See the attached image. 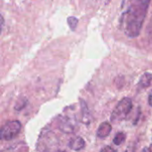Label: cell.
Here are the masks:
<instances>
[{"label":"cell","instance_id":"obj_7","mask_svg":"<svg viewBox=\"0 0 152 152\" xmlns=\"http://www.w3.org/2000/svg\"><path fill=\"white\" fill-rule=\"evenodd\" d=\"M152 81V74L150 72H145L142 75V77L139 79V82L137 84L138 90H142L144 88H147L151 86Z\"/></svg>","mask_w":152,"mask_h":152},{"label":"cell","instance_id":"obj_3","mask_svg":"<svg viewBox=\"0 0 152 152\" xmlns=\"http://www.w3.org/2000/svg\"><path fill=\"white\" fill-rule=\"evenodd\" d=\"M21 129V124L18 120L9 121L0 128V140L10 141L16 137Z\"/></svg>","mask_w":152,"mask_h":152},{"label":"cell","instance_id":"obj_2","mask_svg":"<svg viewBox=\"0 0 152 152\" xmlns=\"http://www.w3.org/2000/svg\"><path fill=\"white\" fill-rule=\"evenodd\" d=\"M132 108H133L132 100L128 97L123 98L118 103V105L115 107V109L113 110V111L111 113V116H110L111 122L118 123V122H120V121L124 120L125 118H126V117L131 112Z\"/></svg>","mask_w":152,"mask_h":152},{"label":"cell","instance_id":"obj_16","mask_svg":"<svg viewBox=\"0 0 152 152\" xmlns=\"http://www.w3.org/2000/svg\"><path fill=\"white\" fill-rule=\"evenodd\" d=\"M110 1H111V0H105V4H108Z\"/></svg>","mask_w":152,"mask_h":152},{"label":"cell","instance_id":"obj_12","mask_svg":"<svg viewBox=\"0 0 152 152\" xmlns=\"http://www.w3.org/2000/svg\"><path fill=\"white\" fill-rule=\"evenodd\" d=\"M148 35H149V37H151L152 39V17L151 19V21H150V23H149V25H148Z\"/></svg>","mask_w":152,"mask_h":152},{"label":"cell","instance_id":"obj_8","mask_svg":"<svg viewBox=\"0 0 152 152\" xmlns=\"http://www.w3.org/2000/svg\"><path fill=\"white\" fill-rule=\"evenodd\" d=\"M80 106H81V113H82V121L86 125H89L92 120V116L86 102L84 100H80Z\"/></svg>","mask_w":152,"mask_h":152},{"label":"cell","instance_id":"obj_14","mask_svg":"<svg viewBox=\"0 0 152 152\" xmlns=\"http://www.w3.org/2000/svg\"><path fill=\"white\" fill-rule=\"evenodd\" d=\"M4 17L0 14V34L2 32V29H3V27H4Z\"/></svg>","mask_w":152,"mask_h":152},{"label":"cell","instance_id":"obj_4","mask_svg":"<svg viewBox=\"0 0 152 152\" xmlns=\"http://www.w3.org/2000/svg\"><path fill=\"white\" fill-rule=\"evenodd\" d=\"M75 121L72 118L69 117H63L59 124V128L65 134H71L75 130Z\"/></svg>","mask_w":152,"mask_h":152},{"label":"cell","instance_id":"obj_15","mask_svg":"<svg viewBox=\"0 0 152 152\" xmlns=\"http://www.w3.org/2000/svg\"><path fill=\"white\" fill-rule=\"evenodd\" d=\"M148 102H149V105L152 108V90L151 91L150 94H149V98H148Z\"/></svg>","mask_w":152,"mask_h":152},{"label":"cell","instance_id":"obj_10","mask_svg":"<svg viewBox=\"0 0 152 152\" xmlns=\"http://www.w3.org/2000/svg\"><path fill=\"white\" fill-rule=\"evenodd\" d=\"M68 23H69V28L72 29V30H75L77 26V23H78V19L74 17V16H69L68 18Z\"/></svg>","mask_w":152,"mask_h":152},{"label":"cell","instance_id":"obj_9","mask_svg":"<svg viewBox=\"0 0 152 152\" xmlns=\"http://www.w3.org/2000/svg\"><path fill=\"white\" fill-rule=\"evenodd\" d=\"M125 141H126V134H125L124 133H122V132H119V133H118V134L115 135V137H114V139H113V143H114L115 145H117V146H119V145H121Z\"/></svg>","mask_w":152,"mask_h":152},{"label":"cell","instance_id":"obj_5","mask_svg":"<svg viewBox=\"0 0 152 152\" xmlns=\"http://www.w3.org/2000/svg\"><path fill=\"white\" fill-rule=\"evenodd\" d=\"M112 130V126L110 122H103L100 125V126L97 129L96 136L98 138H106L110 135V132Z\"/></svg>","mask_w":152,"mask_h":152},{"label":"cell","instance_id":"obj_13","mask_svg":"<svg viewBox=\"0 0 152 152\" xmlns=\"http://www.w3.org/2000/svg\"><path fill=\"white\" fill-rule=\"evenodd\" d=\"M102 151H103V152H106V151H116V150H114L113 148H111L110 146H106L105 148H103V149H102L101 150Z\"/></svg>","mask_w":152,"mask_h":152},{"label":"cell","instance_id":"obj_11","mask_svg":"<svg viewBox=\"0 0 152 152\" xmlns=\"http://www.w3.org/2000/svg\"><path fill=\"white\" fill-rule=\"evenodd\" d=\"M26 104H27V100H26V98H24V97H21L18 102H17V103H16V105H15V110H22L25 106H26Z\"/></svg>","mask_w":152,"mask_h":152},{"label":"cell","instance_id":"obj_6","mask_svg":"<svg viewBox=\"0 0 152 152\" xmlns=\"http://www.w3.org/2000/svg\"><path fill=\"white\" fill-rule=\"evenodd\" d=\"M85 146H86V142L84 139L79 136L74 137L70 139V141L69 142V148L71 149L72 151H81L85 148Z\"/></svg>","mask_w":152,"mask_h":152},{"label":"cell","instance_id":"obj_1","mask_svg":"<svg viewBox=\"0 0 152 152\" xmlns=\"http://www.w3.org/2000/svg\"><path fill=\"white\" fill-rule=\"evenodd\" d=\"M151 0H131L129 6L123 12L120 25L124 33L131 38L138 37L142 31Z\"/></svg>","mask_w":152,"mask_h":152}]
</instances>
